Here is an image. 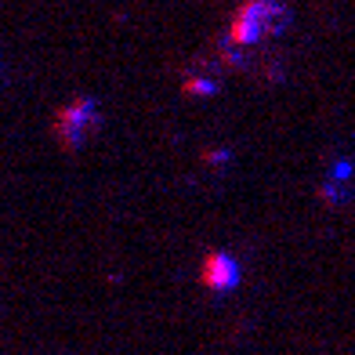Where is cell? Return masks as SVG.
<instances>
[{
	"mask_svg": "<svg viewBox=\"0 0 355 355\" xmlns=\"http://www.w3.org/2000/svg\"><path fill=\"white\" fill-rule=\"evenodd\" d=\"M286 26V11L279 0H247L243 8L236 11L229 40L236 47H261L268 40H276Z\"/></svg>",
	"mask_w": 355,
	"mask_h": 355,
	"instance_id": "1",
	"label": "cell"
}]
</instances>
